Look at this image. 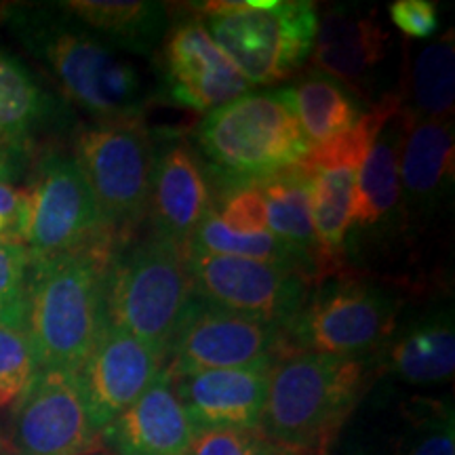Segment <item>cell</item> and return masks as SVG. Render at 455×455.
Here are the masks:
<instances>
[{
	"instance_id": "obj_23",
	"label": "cell",
	"mask_w": 455,
	"mask_h": 455,
	"mask_svg": "<svg viewBox=\"0 0 455 455\" xmlns=\"http://www.w3.org/2000/svg\"><path fill=\"white\" fill-rule=\"evenodd\" d=\"M60 7L124 53L152 55L169 32L167 4L155 0H70Z\"/></svg>"
},
{
	"instance_id": "obj_4",
	"label": "cell",
	"mask_w": 455,
	"mask_h": 455,
	"mask_svg": "<svg viewBox=\"0 0 455 455\" xmlns=\"http://www.w3.org/2000/svg\"><path fill=\"white\" fill-rule=\"evenodd\" d=\"M196 299L184 251L156 232L114 253L106 284L108 325L144 341L164 361Z\"/></svg>"
},
{
	"instance_id": "obj_18",
	"label": "cell",
	"mask_w": 455,
	"mask_h": 455,
	"mask_svg": "<svg viewBox=\"0 0 455 455\" xmlns=\"http://www.w3.org/2000/svg\"><path fill=\"white\" fill-rule=\"evenodd\" d=\"M373 367L413 386L443 384L455 371V323L451 301L403 312L390 338L371 356Z\"/></svg>"
},
{
	"instance_id": "obj_14",
	"label": "cell",
	"mask_w": 455,
	"mask_h": 455,
	"mask_svg": "<svg viewBox=\"0 0 455 455\" xmlns=\"http://www.w3.org/2000/svg\"><path fill=\"white\" fill-rule=\"evenodd\" d=\"M163 87L173 104L209 114L251 91L203 21L173 26L163 41Z\"/></svg>"
},
{
	"instance_id": "obj_37",
	"label": "cell",
	"mask_w": 455,
	"mask_h": 455,
	"mask_svg": "<svg viewBox=\"0 0 455 455\" xmlns=\"http://www.w3.org/2000/svg\"><path fill=\"white\" fill-rule=\"evenodd\" d=\"M275 455H301V453H293V451H287V449H281V447H278L276 451H275Z\"/></svg>"
},
{
	"instance_id": "obj_3",
	"label": "cell",
	"mask_w": 455,
	"mask_h": 455,
	"mask_svg": "<svg viewBox=\"0 0 455 455\" xmlns=\"http://www.w3.org/2000/svg\"><path fill=\"white\" fill-rule=\"evenodd\" d=\"M61 9V7H60ZM64 11V9H61ZM66 13V11H64ZM68 15V13H66ZM34 53L49 66L64 93L98 123L141 121L155 91L135 61L68 15L24 11L17 20Z\"/></svg>"
},
{
	"instance_id": "obj_5",
	"label": "cell",
	"mask_w": 455,
	"mask_h": 455,
	"mask_svg": "<svg viewBox=\"0 0 455 455\" xmlns=\"http://www.w3.org/2000/svg\"><path fill=\"white\" fill-rule=\"evenodd\" d=\"M192 11L251 87L284 81L304 66L321 17L308 0H213Z\"/></svg>"
},
{
	"instance_id": "obj_15",
	"label": "cell",
	"mask_w": 455,
	"mask_h": 455,
	"mask_svg": "<svg viewBox=\"0 0 455 455\" xmlns=\"http://www.w3.org/2000/svg\"><path fill=\"white\" fill-rule=\"evenodd\" d=\"M164 365L167 361L144 341L108 325L76 371L95 426L104 430L118 413L138 401Z\"/></svg>"
},
{
	"instance_id": "obj_9",
	"label": "cell",
	"mask_w": 455,
	"mask_h": 455,
	"mask_svg": "<svg viewBox=\"0 0 455 455\" xmlns=\"http://www.w3.org/2000/svg\"><path fill=\"white\" fill-rule=\"evenodd\" d=\"M26 195V249L32 259L121 247L108 230L93 190L72 156H44Z\"/></svg>"
},
{
	"instance_id": "obj_20",
	"label": "cell",
	"mask_w": 455,
	"mask_h": 455,
	"mask_svg": "<svg viewBox=\"0 0 455 455\" xmlns=\"http://www.w3.org/2000/svg\"><path fill=\"white\" fill-rule=\"evenodd\" d=\"M212 188L195 148L173 140L158 155L155 150L148 209L155 224L152 232L178 247H186L188 238L212 209Z\"/></svg>"
},
{
	"instance_id": "obj_31",
	"label": "cell",
	"mask_w": 455,
	"mask_h": 455,
	"mask_svg": "<svg viewBox=\"0 0 455 455\" xmlns=\"http://www.w3.org/2000/svg\"><path fill=\"white\" fill-rule=\"evenodd\" d=\"M218 218L241 235H259L268 232V218H266V203L261 196L258 181L226 180L224 192L218 203H212Z\"/></svg>"
},
{
	"instance_id": "obj_21",
	"label": "cell",
	"mask_w": 455,
	"mask_h": 455,
	"mask_svg": "<svg viewBox=\"0 0 455 455\" xmlns=\"http://www.w3.org/2000/svg\"><path fill=\"white\" fill-rule=\"evenodd\" d=\"M192 436L167 365L138 401L101 430V443L112 455H184Z\"/></svg>"
},
{
	"instance_id": "obj_19",
	"label": "cell",
	"mask_w": 455,
	"mask_h": 455,
	"mask_svg": "<svg viewBox=\"0 0 455 455\" xmlns=\"http://www.w3.org/2000/svg\"><path fill=\"white\" fill-rule=\"evenodd\" d=\"M388 47L390 34L378 17V11L339 4L318 17L310 57L316 70L329 74L361 95L367 78L373 76L375 68L388 55Z\"/></svg>"
},
{
	"instance_id": "obj_24",
	"label": "cell",
	"mask_w": 455,
	"mask_h": 455,
	"mask_svg": "<svg viewBox=\"0 0 455 455\" xmlns=\"http://www.w3.org/2000/svg\"><path fill=\"white\" fill-rule=\"evenodd\" d=\"M312 181V221L327 276L348 270L346 238L355 215L356 164L348 163H299Z\"/></svg>"
},
{
	"instance_id": "obj_6",
	"label": "cell",
	"mask_w": 455,
	"mask_h": 455,
	"mask_svg": "<svg viewBox=\"0 0 455 455\" xmlns=\"http://www.w3.org/2000/svg\"><path fill=\"white\" fill-rule=\"evenodd\" d=\"M196 144L224 180L238 181L270 178L299 164L310 152L287 87L249 91L204 114Z\"/></svg>"
},
{
	"instance_id": "obj_2",
	"label": "cell",
	"mask_w": 455,
	"mask_h": 455,
	"mask_svg": "<svg viewBox=\"0 0 455 455\" xmlns=\"http://www.w3.org/2000/svg\"><path fill=\"white\" fill-rule=\"evenodd\" d=\"M371 358L289 352L272 365L259 432L301 455H329L373 379Z\"/></svg>"
},
{
	"instance_id": "obj_33",
	"label": "cell",
	"mask_w": 455,
	"mask_h": 455,
	"mask_svg": "<svg viewBox=\"0 0 455 455\" xmlns=\"http://www.w3.org/2000/svg\"><path fill=\"white\" fill-rule=\"evenodd\" d=\"M30 264V251L24 244L0 247V318L24 312Z\"/></svg>"
},
{
	"instance_id": "obj_7",
	"label": "cell",
	"mask_w": 455,
	"mask_h": 455,
	"mask_svg": "<svg viewBox=\"0 0 455 455\" xmlns=\"http://www.w3.org/2000/svg\"><path fill=\"white\" fill-rule=\"evenodd\" d=\"M403 308L405 298L395 287L348 268L310 284L284 338L291 352L371 358Z\"/></svg>"
},
{
	"instance_id": "obj_25",
	"label": "cell",
	"mask_w": 455,
	"mask_h": 455,
	"mask_svg": "<svg viewBox=\"0 0 455 455\" xmlns=\"http://www.w3.org/2000/svg\"><path fill=\"white\" fill-rule=\"evenodd\" d=\"M287 91L310 150L344 135L365 114L356 95L346 84L316 68L299 74Z\"/></svg>"
},
{
	"instance_id": "obj_10",
	"label": "cell",
	"mask_w": 455,
	"mask_h": 455,
	"mask_svg": "<svg viewBox=\"0 0 455 455\" xmlns=\"http://www.w3.org/2000/svg\"><path fill=\"white\" fill-rule=\"evenodd\" d=\"M198 299L235 315L284 327L308 295L310 281L301 272L266 261L228 258L181 247Z\"/></svg>"
},
{
	"instance_id": "obj_26",
	"label": "cell",
	"mask_w": 455,
	"mask_h": 455,
	"mask_svg": "<svg viewBox=\"0 0 455 455\" xmlns=\"http://www.w3.org/2000/svg\"><path fill=\"white\" fill-rule=\"evenodd\" d=\"M398 98L409 100L403 108L415 121H451L455 100L453 28L415 55L405 78V93H398Z\"/></svg>"
},
{
	"instance_id": "obj_13",
	"label": "cell",
	"mask_w": 455,
	"mask_h": 455,
	"mask_svg": "<svg viewBox=\"0 0 455 455\" xmlns=\"http://www.w3.org/2000/svg\"><path fill=\"white\" fill-rule=\"evenodd\" d=\"M405 133L407 112L401 106L382 124L358 169L355 215L346 238V259L348 253L363 255V251H379L386 243L405 236L401 178H398Z\"/></svg>"
},
{
	"instance_id": "obj_27",
	"label": "cell",
	"mask_w": 455,
	"mask_h": 455,
	"mask_svg": "<svg viewBox=\"0 0 455 455\" xmlns=\"http://www.w3.org/2000/svg\"><path fill=\"white\" fill-rule=\"evenodd\" d=\"M47 114L49 100L32 74L0 51V141L21 150Z\"/></svg>"
},
{
	"instance_id": "obj_11",
	"label": "cell",
	"mask_w": 455,
	"mask_h": 455,
	"mask_svg": "<svg viewBox=\"0 0 455 455\" xmlns=\"http://www.w3.org/2000/svg\"><path fill=\"white\" fill-rule=\"evenodd\" d=\"M13 455H98L101 430L91 418L76 373L38 371L15 401L9 428Z\"/></svg>"
},
{
	"instance_id": "obj_22",
	"label": "cell",
	"mask_w": 455,
	"mask_h": 455,
	"mask_svg": "<svg viewBox=\"0 0 455 455\" xmlns=\"http://www.w3.org/2000/svg\"><path fill=\"white\" fill-rule=\"evenodd\" d=\"M266 203L268 230L291 251L310 283L327 276L312 221V181L301 164L258 181Z\"/></svg>"
},
{
	"instance_id": "obj_29",
	"label": "cell",
	"mask_w": 455,
	"mask_h": 455,
	"mask_svg": "<svg viewBox=\"0 0 455 455\" xmlns=\"http://www.w3.org/2000/svg\"><path fill=\"white\" fill-rule=\"evenodd\" d=\"M186 247L196 249L203 253L213 255H228V258H243V259H255L266 261V264L283 266V268L298 270L308 278L298 258L289 251L272 232H259V235H241V232L230 230L224 221L218 218L213 207L209 209L207 215L188 238ZM310 281V278H308Z\"/></svg>"
},
{
	"instance_id": "obj_28",
	"label": "cell",
	"mask_w": 455,
	"mask_h": 455,
	"mask_svg": "<svg viewBox=\"0 0 455 455\" xmlns=\"http://www.w3.org/2000/svg\"><path fill=\"white\" fill-rule=\"evenodd\" d=\"M398 432L390 436V455H455L451 401L413 396L398 409Z\"/></svg>"
},
{
	"instance_id": "obj_36",
	"label": "cell",
	"mask_w": 455,
	"mask_h": 455,
	"mask_svg": "<svg viewBox=\"0 0 455 455\" xmlns=\"http://www.w3.org/2000/svg\"><path fill=\"white\" fill-rule=\"evenodd\" d=\"M20 148L0 141V181H11L17 173V161H20Z\"/></svg>"
},
{
	"instance_id": "obj_1",
	"label": "cell",
	"mask_w": 455,
	"mask_h": 455,
	"mask_svg": "<svg viewBox=\"0 0 455 455\" xmlns=\"http://www.w3.org/2000/svg\"><path fill=\"white\" fill-rule=\"evenodd\" d=\"M118 247L32 259L24 323L38 371L76 373L108 327V268Z\"/></svg>"
},
{
	"instance_id": "obj_17",
	"label": "cell",
	"mask_w": 455,
	"mask_h": 455,
	"mask_svg": "<svg viewBox=\"0 0 455 455\" xmlns=\"http://www.w3.org/2000/svg\"><path fill=\"white\" fill-rule=\"evenodd\" d=\"M272 365L171 373L175 396L192 430H259Z\"/></svg>"
},
{
	"instance_id": "obj_35",
	"label": "cell",
	"mask_w": 455,
	"mask_h": 455,
	"mask_svg": "<svg viewBox=\"0 0 455 455\" xmlns=\"http://www.w3.org/2000/svg\"><path fill=\"white\" fill-rule=\"evenodd\" d=\"M388 13L407 38H430L439 28V9L430 0H395Z\"/></svg>"
},
{
	"instance_id": "obj_34",
	"label": "cell",
	"mask_w": 455,
	"mask_h": 455,
	"mask_svg": "<svg viewBox=\"0 0 455 455\" xmlns=\"http://www.w3.org/2000/svg\"><path fill=\"white\" fill-rule=\"evenodd\" d=\"M28 195L26 188L0 181V247L24 244L26 247Z\"/></svg>"
},
{
	"instance_id": "obj_12",
	"label": "cell",
	"mask_w": 455,
	"mask_h": 455,
	"mask_svg": "<svg viewBox=\"0 0 455 455\" xmlns=\"http://www.w3.org/2000/svg\"><path fill=\"white\" fill-rule=\"evenodd\" d=\"M281 327L196 299L178 329L167 356L169 373L275 365L289 355Z\"/></svg>"
},
{
	"instance_id": "obj_30",
	"label": "cell",
	"mask_w": 455,
	"mask_h": 455,
	"mask_svg": "<svg viewBox=\"0 0 455 455\" xmlns=\"http://www.w3.org/2000/svg\"><path fill=\"white\" fill-rule=\"evenodd\" d=\"M36 375L24 312L0 318V407L15 405Z\"/></svg>"
},
{
	"instance_id": "obj_32",
	"label": "cell",
	"mask_w": 455,
	"mask_h": 455,
	"mask_svg": "<svg viewBox=\"0 0 455 455\" xmlns=\"http://www.w3.org/2000/svg\"><path fill=\"white\" fill-rule=\"evenodd\" d=\"M276 449L259 430L207 428L195 432L184 455H275Z\"/></svg>"
},
{
	"instance_id": "obj_8",
	"label": "cell",
	"mask_w": 455,
	"mask_h": 455,
	"mask_svg": "<svg viewBox=\"0 0 455 455\" xmlns=\"http://www.w3.org/2000/svg\"><path fill=\"white\" fill-rule=\"evenodd\" d=\"M74 161L93 190L108 230L124 244L150 209L155 141L141 121L98 123L81 131Z\"/></svg>"
},
{
	"instance_id": "obj_16",
	"label": "cell",
	"mask_w": 455,
	"mask_h": 455,
	"mask_svg": "<svg viewBox=\"0 0 455 455\" xmlns=\"http://www.w3.org/2000/svg\"><path fill=\"white\" fill-rule=\"evenodd\" d=\"M453 121H415L407 114L398 164L405 236L428 230L439 209L447 204L453 188Z\"/></svg>"
},
{
	"instance_id": "obj_38",
	"label": "cell",
	"mask_w": 455,
	"mask_h": 455,
	"mask_svg": "<svg viewBox=\"0 0 455 455\" xmlns=\"http://www.w3.org/2000/svg\"><path fill=\"white\" fill-rule=\"evenodd\" d=\"M98 455H106V453H98Z\"/></svg>"
}]
</instances>
